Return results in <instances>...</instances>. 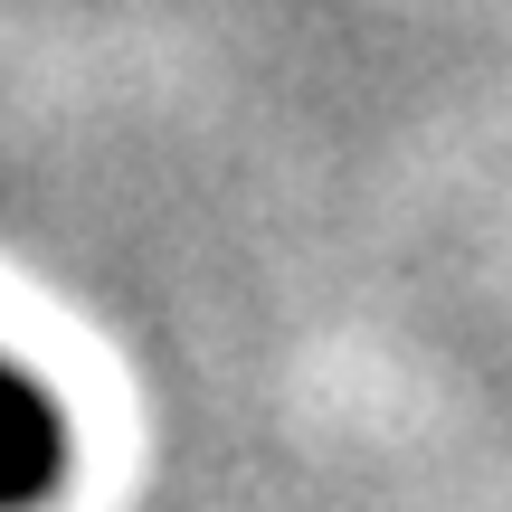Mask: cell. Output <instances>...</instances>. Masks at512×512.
<instances>
[{"label":"cell","instance_id":"cell-1","mask_svg":"<svg viewBox=\"0 0 512 512\" xmlns=\"http://www.w3.org/2000/svg\"><path fill=\"white\" fill-rule=\"evenodd\" d=\"M67 408L48 399V389L29 380V370L0 361V512H38L57 503V484H67Z\"/></svg>","mask_w":512,"mask_h":512}]
</instances>
